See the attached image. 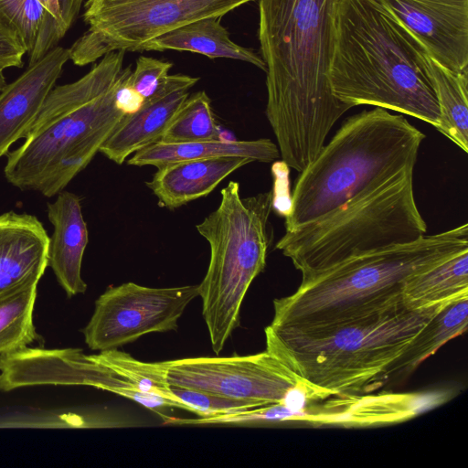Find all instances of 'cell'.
<instances>
[{
	"label": "cell",
	"instance_id": "cell-19",
	"mask_svg": "<svg viewBox=\"0 0 468 468\" xmlns=\"http://www.w3.org/2000/svg\"><path fill=\"white\" fill-rule=\"evenodd\" d=\"M187 51L214 58L240 60L266 70L261 55L234 42L219 17L199 19L147 42L143 51Z\"/></svg>",
	"mask_w": 468,
	"mask_h": 468
},
{
	"label": "cell",
	"instance_id": "cell-13",
	"mask_svg": "<svg viewBox=\"0 0 468 468\" xmlns=\"http://www.w3.org/2000/svg\"><path fill=\"white\" fill-rule=\"evenodd\" d=\"M435 61L468 71V0H378Z\"/></svg>",
	"mask_w": 468,
	"mask_h": 468
},
{
	"label": "cell",
	"instance_id": "cell-30",
	"mask_svg": "<svg viewBox=\"0 0 468 468\" xmlns=\"http://www.w3.org/2000/svg\"><path fill=\"white\" fill-rule=\"evenodd\" d=\"M25 54L26 51L17 39L0 26V70L23 66Z\"/></svg>",
	"mask_w": 468,
	"mask_h": 468
},
{
	"label": "cell",
	"instance_id": "cell-34",
	"mask_svg": "<svg viewBox=\"0 0 468 468\" xmlns=\"http://www.w3.org/2000/svg\"><path fill=\"white\" fill-rule=\"evenodd\" d=\"M5 80L3 74V71L0 70V91L3 90V88L5 86Z\"/></svg>",
	"mask_w": 468,
	"mask_h": 468
},
{
	"label": "cell",
	"instance_id": "cell-25",
	"mask_svg": "<svg viewBox=\"0 0 468 468\" xmlns=\"http://www.w3.org/2000/svg\"><path fill=\"white\" fill-rule=\"evenodd\" d=\"M429 69L440 107L436 127L463 152H468V71L454 72L433 58Z\"/></svg>",
	"mask_w": 468,
	"mask_h": 468
},
{
	"label": "cell",
	"instance_id": "cell-27",
	"mask_svg": "<svg viewBox=\"0 0 468 468\" xmlns=\"http://www.w3.org/2000/svg\"><path fill=\"white\" fill-rule=\"evenodd\" d=\"M219 139V131L204 90L189 95L169 123L159 142L189 143Z\"/></svg>",
	"mask_w": 468,
	"mask_h": 468
},
{
	"label": "cell",
	"instance_id": "cell-23",
	"mask_svg": "<svg viewBox=\"0 0 468 468\" xmlns=\"http://www.w3.org/2000/svg\"><path fill=\"white\" fill-rule=\"evenodd\" d=\"M468 327V296L444 304L420 329L388 372L409 375L450 340L462 335Z\"/></svg>",
	"mask_w": 468,
	"mask_h": 468
},
{
	"label": "cell",
	"instance_id": "cell-21",
	"mask_svg": "<svg viewBox=\"0 0 468 468\" xmlns=\"http://www.w3.org/2000/svg\"><path fill=\"white\" fill-rule=\"evenodd\" d=\"M401 295L404 306L410 310L468 296V250L408 278Z\"/></svg>",
	"mask_w": 468,
	"mask_h": 468
},
{
	"label": "cell",
	"instance_id": "cell-14",
	"mask_svg": "<svg viewBox=\"0 0 468 468\" xmlns=\"http://www.w3.org/2000/svg\"><path fill=\"white\" fill-rule=\"evenodd\" d=\"M199 78L168 75L158 90L144 100L134 113L125 115L100 147L99 152L117 165L137 151L159 142Z\"/></svg>",
	"mask_w": 468,
	"mask_h": 468
},
{
	"label": "cell",
	"instance_id": "cell-16",
	"mask_svg": "<svg viewBox=\"0 0 468 468\" xmlns=\"http://www.w3.org/2000/svg\"><path fill=\"white\" fill-rule=\"evenodd\" d=\"M48 218L54 227L48 243V267H51L69 297L84 293L87 284L81 277V264L89 233L80 197L61 191L53 203H48Z\"/></svg>",
	"mask_w": 468,
	"mask_h": 468
},
{
	"label": "cell",
	"instance_id": "cell-1",
	"mask_svg": "<svg viewBox=\"0 0 468 468\" xmlns=\"http://www.w3.org/2000/svg\"><path fill=\"white\" fill-rule=\"evenodd\" d=\"M337 1L259 0L266 116L282 162L299 173L352 108L335 97L329 82Z\"/></svg>",
	"mask_w": 468,
	"mask_h": 468
},
{
	"label": "cell",
	"instance_id": "cell-12",
	"mask_svg": "<svg viewBox=\"0 0 468 468\" xmlns=\"http://www.w3.org/2000/svg\"><path fill=\"white\" fill-rule=\"evenodd\" d=\"M12 378L16 387L34 385H82L111 391L158 411L170 403L163 398L146 395L106 365L80 349H41L27 347L12 359Z\"/></svg>",
	"mask_w": 468,
	"mask_h": 468
},
{
	"label": "cell",
	"instance_id": "cell-8",
	"mask_svg": "<svg viewBox=\"0 0 468 468\" xmlns=\"http://www.w3.org/2000/svg\"><path fill=\"white\" fill-rule=\"evenodd\" d=\"M132 67L109 90L30 132L6 154L4 174L20 190L51 197L81 172L125 116L116 106V90Z\"/></svg>",
	"mask_w": 468,
	"mask_h": 468
},
{
	"label": "cell",
	"instance_id": "cell-29",
	"mask_svg": "<svg viewBox=\"0 0 468 468\" xmlns=\"http://www.w3.org/2000/svg\"><path fill=\"white\" fill-rule=\"evenodd\" d=\"M172 67L170 61L140 56L131 73L130 84L144 100H147L158 90Z\"/></svg>",
	"mask_w": 468,
	"mask_h": 468
},
{
	"label": "cell",
	"instance_id": "cell-28",
	"mask_svg": "<svg viewBox=\"0 0 468 468\" xmlns=\"http://www.w3.org/2000/svg\"><path fill=\"white\" fill-rule=\"evenodd\" d=\"M174 395L199 418L235 413L260 409L259 407L232 399L188 388L171 387Z\"/></svg>",
	"mask_w": 468,
	"mask_h": 468
},
{
	"label": "cell",
	"instance_id": "cell-5",
	"mask_svg": "<svg viewBox=\"0 0 468 468\" xmlns=\"http://www.w3.org/2000/svg\"><path fill=\"white\" fill-rule=\"evenodd\" d=\"M424 139L402 114L383 108L348 117L297 176L285 229L313 221L414 167Z\"/></svg>",
	"mask_w": 468,
	"mask_h": 468
},
{
	"label": "cell",
	"instance_id": "cell-10",
	"mask_svg": "<svg viewBox=\"0 0 468 468\" xmlns=\"http://www.w3.org/2000/svg\"><path fill=\"white\" fill-rule=\"evenodd\" d=\"M164 363L170 387L242 400L259 408L285 404L301 410L335 397L298 377L266 350L249 356L188 357Z\"/></svg>",
	"mask_w": 468,
	"mask_h": 468
},
{
	"label": "cell",
	"instance_id": "cell-22",
	"mask_svg": "<svg viewBox=\"0 0 468 468\" xmlns=\"http://www.w3.org/2000/svg\"><path fill=\"white\" fill-rule=\"evenodd\" d=\"M0 26L20 43L32 64L64 37L59 24L38 0H0Z\"/></svg>",
	"mask_w": 468,
	"mask_h": 468
},
{
	"label": "cell",
	"instance_id": "cell-18",
	"mask_svg": "<svg viewBox=\"0 0 468 468\" xmlns=\"http://www.w3.org/2000/svg\"><path fill=\"white\" fill-rule=\"evenodd\" d=\"M49 237L35 216L0 215V292L28 278H41L48 267Z\"/></svg>",
	"mask_w": 468,
	"mask_h": 468
},
{
	"label": "cell",
	"instance_id": "cell-7",
	"mask_svg": "<svg viewBox=\"0 0 468 468\" xmlns=\"http://www.w3.org/2000/svg\"><path fill=\"white\" fill-rule=\"evenodd\" d=\"M220 203L196 228L208 242L210 259L198 284L213 351L218 355L239 323V312L253 280L264 270L272 191L241 197L239 182L221 189Z\"/></svg>",
	"mask_w": 468,
	"mask_h": 468
},
{
	"label": "cell",
	"instance_id": "cell-20",
	"mask_svg": "<svg viewBox=\"0 0 468 468\" xmlns=\"http://www.w3.org/2000/svg\"><path fill=\"white\" fill-rule=\"evenodd\" d=\"M227 155L243 156L251 158L254 162L271 163L280 156V152L277 144L266 138L253 141L214 139L177 144L156 142L134 153L127 160V164L159 168L176 162Z\"/></svg>",
	"mask_w": 468,
	"mask_h": 468
},
{
	"label": "cell",
	"instance_id": "cell-4",
	"mask_svg": "<svg viewBox=\"0 0 468 468\" xmlns=\"http://www.w3.org/2000/svg\"><path fill=\"white\" fill-rule=\"evenodd\" d=\"M444 304L417 310L399 305L326 325L270 324L264 330L266 351L306 382L335 396L366 393L388 379L393 363Z\"/></svg>",
	"mask_w": 468,
	"mask_h": 468
},
{
	"label": "cell",
	"instance_id": "cell-6",
	"mask_svg": "<svg viewBox=\"0 0 468 468\" xmlns=\"http://www.w3.org/2000/svg\"><path fill=\"white\" fill-rule=\"evenodd\" d=\"M413 169L409 166L318 218L286 230L276 249L305 278L353 255L418 240L427 226L414 197Z\"/></svg>",
	"mask_w": 468,
	"mask_h": 468
},
{
	"label": "cell",
	"instance_id": "cell-3",
	"mask_svg": "<svg viewBox=\"0 0 468 468\" xmlns=\"http://www.w3.org/2000/svg\"><path fill=\"white\" fill-rule=\"evenodd\" d=\"M468 250V225L416 241L353 255L302 278L291 295L273 301L271 324L314 326L357 320L404 305L405 281Z\"/></svg>",
	"mask_w": 468,
	"mask_h": 468
},
{
	"label": "cell",
	"instance_id": "cell-32",
	"mask_svg": "<svg viewBox=\"0 0 468 468\" xmlns=\"http://www.w3.org/2000/svg\"><path fill=\"white\" fill-rule=\"evenodd\" d=\"M64 34L76 20L83 0H58Z\"/></svg>",
	"mask_w": 468,
	"mask_h": 468
},
{
	"label": "cell",
	"instance_id": "cell-33",
	"mask_svg": "<svg viewBox=\"0 0 468 468\" xmlns=\"http://www.w3.org/2000/svg\"><path fill=\"white\" fill-rule=\"evenodd\" d=\"M38 1L42 4V5L48 11V13L58 21V23L59 24V27H60L61 33L64 36L65 34L62 29V18H61V13H60L58 0H38Z\"/></svg>",
	"mask_w": 468,
	"mask_h": 468
},
{
	"label": "cell",
	"instance_id": "cell-9",
	"mask_svg": "<svg viewBox=\"0 0 468 468\" xmlns=\"http://www.w3.org/2000/svg\"><path fill=\"white\" fill-rule=\"evenodd\" d=\"M255 0H87L88 29L69 48L85 66L113 51L140 52L150 40L188 23L221 18Z\"/></svg>",
	"mask_w": 468,
	"mask_h": 468
},
{
	"label": "cell",
	"instance_id": "cell-11",
	"mask_svg": "<svg viewBox=\"0 0 468 468\" xmlns=\"http://www.w3.org/2000/svg\"><path fill=\"white\" fill-rule=\"evenodd\" d=\"M198 296V285L152 288L125 282L108 288L82 329L90 349H117L144 335L176 330L184 311Z\"/></svg>",
	"mask_w": 468,
	"mask_h": 468
},
{
	"label": "cell",
	"instance_id": "cell-24",
	"mask_svg": "<svg viewBox=\"0 0 468 468\" xmlns=\"http://www.w3.org/2000/svg\"><path fill=\"white\" fill-rule=\"evenodd\" d=\"M39 280L28 278L0 292V356L42 341L33 324Z\"/></svg>",
	"mask_w": 468,
	"mask_h": 468
},
{
	"label": "cell",
	"instance_id": "cell-15",
	"mask_svg": "<svg viewBox=\"0 0 468 468\" xmlns=\"http://www.w3.org/2000/svg\"><path fill=\"white\" fill-rule=\"evenodd\" d=\"M69 59V48L57 46L0 91V157L26 138Z\"/></svg>",
	"mask_w": 468,
	"mask_h": 468
},
{
	"label": "cell",
	"instance_id": "cell-2",
	"mask_svg": "<svg viewBox=\"0 0 468 468\" xmlns=\"http://www.w3.org/2000/svg\"><path fill=\"white\" fill-rule=\"evenodd\" d=\"M424 47L378 0H338L329 82L352 108L372 105L436 127L440 107Z\"/></svg>",
	"mask_w": 468,
	"mask_h": 468
},
{
	"label": "cell",
	"instance_id": "cell-17",
	"mask_svg": "<svg viewBox=\"0 0 468 468\" xmlns=\"http://www.w3.org/2000/svg\"><path fill=\"white\" fill-rule=\"evenodd\" d=\"M254 162L235 155L171 163L157 168L146 186L161 207L175 209L210 194L237 169Z\"/></svg>",
	"mask_w": 468,
	"mask_h": 468
},
{
	"label": "cell",
	"instance_id": "cell-31",
	"mask_svg": "<svg viewBox=\"0 0 468 468\" xmlns=\"http://www.w3.org/2000/svg\"><path fill=\"white\" fill-rule=\"evenodd\" d=\"M132 71L128 72L122 79L115 93L116 106L125 115L136 112L144 101L143 97L130 84L129 80Z\"/></svg>",
	"mask_w": 468,
	"mask_h": 468
},
{
	"label": "cell",
	"instance_id": "cell-26",
	"mask_svg": "<svg viewBox=\"0 0 468 468\" xmlns=\"http://www.w3.org/2000/svg\"><path fill=\"white\" fill-rule=\"evenodd\" d=\"M91 356L98 362L109 367L139 392L163 398L172 408L191 412L190 409L172 392L165 378L164 361L143 362L117 349L105 350Z\"/></svg>",
	"mask_w": 468,
	"mask_h": 468
}]
</instances>
